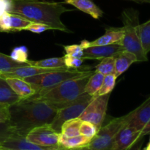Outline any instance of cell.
Wrapping results in <instances>:
<instances>
[{
	"label": "cell",
	"mask_w": 150,
	"mask_h": 150,
	"mask_svg": "<svg viewBox=\"0 0 150 150\" xmlns=\"http://www.w3.org/2000/svg\"><path fill=\"white\" fill-rule=\"evenodd\" d=\"M9 122L17 135L26 137L35 127L51 125L57 110L43 101L36 100H21L10 105Z\"/></svg>",
	"instance_id": "cell-1"
},
{
	"label": "cell",
	"mask_w": 150,
	"mask_h": 150,
	"mask_svg": "<svg viewBox=\"0 0 150 150\" xmlns=\"http://www.w3.org/2000/svg\"><path fill=\"white\" fill-rule=\"evenodd\" d=\"M73 10L67 8L62 2L39 0H11L9 13L20 15L31 22L48 25L51 29L70 33L61 20V16Z\"/></svg>",
	"instance_id": "cell-2"
},
{
	"label": "cell",
	"mask_w": 150,
	"mask_h": 150,
	"mask_svg": "<svg viewBox=\"0 0 150 150\" xmlns=\"http://www.w3.org/2000/svg\"><path fill=\"white\" fill-rule=\"evenodd\" d=\"M94 72L95 70L80 77L64 81L51 89L39 91L26 99L43 101L58 111L84 93L86 83Z\"/></svg>",
	"instance_id": "cell-3"
},
{
	"label": "cell",
	"mask_w": 150,
	"mask_h": 150,
	"mask_svg": "<svg viewBox=\"0 0 150 150\" xmlns=\"http://www.w3.org/2000/svg\"><path fill=\"white\" fill-rule=\"evenodd\" d=\"M123 23L124 35L118 44L122 46L125 51H129L137 57L138 62H143L148 60L142 48L139 36V14L134 9H126L123 10L121 16Z\"/></svg>",
	"instance_id": "cell-4"
},
{
	"label": "cell",
	"mask_w": 150,
	"mask_h": 150,
	"mask_svg": "<svg viewBox=\"0 0 150 150\" xmlns=\"http://www.w3.org/2000/svg\"><path fill=\"white\" fill-rule=\"evenodd\" d=\"M92 70H79V69H67L42 73L37 76L25 78V81L30 83L36 92L41 90L51 89L62 82L73 78L80 77L91 73ZM35 92V93H36Z\"/></svg>",
	"instance_id": "cell-5"
},
{
	"label": "cell",
	"mask_w": 150,
	"mask_h": 150,
	"mask_svg": "<svg viewBox=\"0 0 150 150\" xmlns=\"http://www.w3.org/2000/svg\"><path fill=\"white\" fill-rule=\"evenodd\" d=\"M130 112L122 117L113 118L98 130L96 136L87 146L90 150H109L120 130L128 124Z\"/></svg>",
	"instance_id": "cell-6"
},
{
	"label": "cell",
	"mask_w": 150,
	"mask_h": 150,
	"mask_svg": "<svg viewBox=\"0 0 150 150\" xmlns=\"http://www.w3.org/2000/svg\"><path fill=\"white\" fill-rule=\"evenodd\" d=\"M92 98H93V96L92 95L86 92L83 93L73 103L58 110L54 117V120H53L52 123L50 125L55 131L60 133L61 127L63 123L72 119L79 118L84 111L86 107L92 101Z\"/></svg>",
	"instance_id": "cell-7"
},
{
	"label": "cell",
	"mask_w": 150,
	"mask_h": 150,
	"mask_svg": "<svg viewBox=\"0 0 150 150\" xmlns=\"http://www.w3.org/2000/svg\"><path fill=\"white\" fill-rule=\"evenodd\" d=\"M110 96L111 93L93 97L92 101L86 107L79 118L82 121L93 123L98 130H100L106 116Z\"/></svg>",
	"instance_id": "cell-8"
},
{
	"label": "cell",
	"mask_w": 150,
	"mask_h": 150,
	"mask_svg": "<svg viewBox=\"0 0 150 150\" xmlns=\"http://www.w3.org/2000/svg\"><path fill=\"white\" fill-rule=\"evenodd\" d=\"M145 135L128 125L117 134L109 150H139Z\"/></svg>",
	"instance_id": "cell-9"
},
{
	"label": "cell",
	"mask_w": 150,
	"mask_h": 150,
	"mask_svg": "<svg viewBox=\"0 0 150 150\" xmlns=\"http://www.w3.org/2000/svg\"><path fill=\"white\" fill-rule=\"evenodd\" d=\"M60 133H57L50 125H44L32 129L26 136L31 143L42 147H58Z\"/></svg>",
	"instance_id": "cell-10"
},
{
	"label": "cell",
	"mask_w": 150,
	"mask_h": 150,
	"mask_svg": "<svg viewBox=\"0 0 150 150\" xmlns=\"http://www.w3.org/2000/svg\"><path fill=\"white\" fill-rule=\"evenodd\" d=\"M127 125L142 132L145 136L150 134V96L138 108L130 111Z\"/></svg>",
	"instance_id": "cell-11"
},
{
	"label": "cell",
	"mask_w": 150,
	"mask_h": 150,
	"mask_svg": "<svg viewBox=\"0 0 150 150\" xmlns=\"http://www.w3.org/2000/svg\"><path fill=\"white\" fill-rule=\"evenodd\" d=\"M125 51L118 43L107 45L92 46L85 48L83 51V59H103L105 57H114Z\"/></svg>",
	"instance_id": "cell-12"
},
{
	"label": "cell",
	"mask_w": 150,
	"mask_h": 150,
	"mask_svg": "<svg viewBox=\"0 0 150 150\" xmlns=\"http://www.w3.org/2000/svg\"><path fill=\"white\" fill-rule=\"evenodd\" d=\"M124 35L123 27H108L105 29V34L98 39L89 42L86 40L81 41V45L83 48L92 46H99V45H111L114 43H119Z\"/></svg>",
	"instance_id": "cell-13"
},
{
	"label": "cell",
	"mask_w": 150,
	"mask_h": 150,
	"mask_svg": "<svg viewBox=\"0 0 150 150\" xmlns=\"http://www.w3.org/2000/svg\"><path fill=\"white\" fill-rule=\"evenodd\" d=\"M30 23V21L27 20L23 16L8 12H5L0 16V26L4 32L25 30Z\"/></svg>",
	"instance_id": "cell-14"
},
{
	"label": "cell",
	"mask_w": 150,
	"mask_h": 150,
	"mask_svg": "<svg viewBox=\"0 0 150 150\" xmlns=\"http://www.w3.org/2000/svg\"><path fill=\"white\" fill-rule=\"evenodd\" d=\"M13 91L21 98L26 99L36 92L30 83L19 78H7L5 79Z\"/></svg>",
	"instance_id": "cell-15"
},
{
	"label": "cell",
	"mask_w": 150,
	"mask_h": 150,
	"mask_svg": "<svg viewBox=\"0 0 150 150\" xmlns=\"http://www.w3.org/2000/svg\"><path fill=\"white\" fill-rule=\"evenodd\" d=\"M64 3L74 6L76 8L89 14L95 19H99L103 16V12L92 0H63Z\"/></svg>",
	"instance_id": "cell-16"
},
{
	"label": "cell",
	"mask_w": 150,
	"mask_h": 150,
	"mask_svg": "<svg viewBox=\"0 0 150 150\" xmlns=\"http://www.w3.org/2000/svg\"><path fill=\"white\" fill-rule=\"evenodd\" d=\"M1 146L10 150H29V149H43L48 147H42L31 143L26 137L15 135L4 142Z\"/></svg>",
	"instance_id": "cell-17"
},
{
	"label": "cell",
	"mask_w": 150,
	"mask_h": 150,
	"mask_svg": "<svg viewBox=\"0 0 150 150\" xmlns=\"http://www.w3.org/2000/svg\"><path fill=\"white\" fill-rule=\"evenodd\" d=\"M138 62L137 57L134 54L127 51H123L115 59V73L116 77H119L125 73L130 67L132 64Z\"/></svg>",
	"instance_id": "cell-18"
},
{
	"label": "cell",
	"mask_w": 150,
	"mask_h": 150,
	"mask_svg": "<svg viewBox=\"0 0 150 150\" xmlns=\"http://www.w3.org/2000/svg\"><path fill=\"white\" fill-rule=\"evenodd\" d=\"M21 100V98L12 89L6 79L0 77V103L12 105Z\"/></svg>",
	"instance_id": "cell-19"
},
{
	"label": "cell",
	"mask_w": 150,
	"mask_h": 150,
	"mask_svg": "<svg viewBox=\"0 0 150 150\" xmlns=\"http://www.w3.org/2000/svg\"><path fill=\"white\" fill-rule=\"evenodd\" d=\"M91 139L82 136H73V137H64L62 135L59 136V146L66 149H74L85 147L90 143Z\"/></svg>",
	"instance_id": "cell-20"
},
{
	"label": "cell",
	"mask_w": 150,
	"mask_h": 150,
	"mask_svg": "<svg viewBox=\"0 0 150 150\" xmlns=\"http://www.w3.org/2000/svg\"><path fill=\"white\" fill-rule=\"evenodd\" d=\"M30 65L28 62H20L13 59L10 56L0 53V73L13 71L21 67Z\"/></svg>",
	"instance_id": "cell-21"
},
{
	"label": "cell",
	"mask_w": 150,
	"mask_h": 150,
	"mask_svg": "<svg viewBox=\"0 0 150 150\" xmlns=\"http://www.w3.org/2000/svg\"><path fill=\"white\" fill-rule=\"evenodd\" d=\"M104 76V75L99 72H94L86 83L85 86V92L93 97L95 96L102 86Z\"/></svg>",
	"instance_id": "cell-22"
},
{
	"label": "cell",
	"mask_w": 150,
	"mask_h": 150,
	"mask_svg": "<svg viewBox=\"0 0 150 150\" xmlns=\"http://www.w3.org/2000/svg\"><path fill=\"white\" fill-rule=\"evenodd\" d=\"M82 120L79 118L72 119L64 122L61 127L60 134L64 137H73L80 135V125Z\"/></svg>",
	"instance_id": "cell-23"
},
{
	"label": "cell",
	"mask_w": 150,
	"mask_h": 150,
	"mask_svg": "<svg viewBox=\"0 0 150 150\" xmlns=\"http://www.w3.org/2000/svg\"><path fill=\"white\" fill-rule=\"evenodd\" d=\"M28 63L31 66L44 67V68H60V67H66L64 63V57H53V58L45 59L38 61L29 60Z\"/></svg>",
	"instance_id": "cell-24"
},
{
	"label": "cell",
	"mask_w": 150,
	"mask_h": 150,
	"mask_svg": "<svg viewBox=\"0 0 150 150\" xmlns=\"http://www.w3.org/2000/svg\"><path fill=\"white\" fill-rule=\"evenodd\" d=\"M139 31L142 48L145 54H148L150 52V19L139 24Z\"/></svg>",
	"instance_id": "cell-25"
},
{
	"label": "cell",
	"mask_w": 150,
	"mask_h": 150,
	"mask_svg": "<svg viewBox=\"0 0 150 150\" xmlns=\"http://www.w3.org/2000/svg\"><path fill=\"white\" fill-rule=\"evenodd\" d=\"M115 59L116 56L105 57V58L103 59L100 63H99L95 67V71L99 72L104 76L114 74L115 73Z\"/></svg>",
	"instance_id": "cell-26"
},
{
	"label": "cell",
	"mask_w": 150,
	"mask_h": 150,
	"mask_svg": "<svg viewBox=\"0 0 150 150\" xmlns=\"http://www.w3.org/2000/svg\"><path fill=\"white\" fill-rule=\"evenodd\" d=\"M116 80H117V77H116V76L114 74H109L104 76L102 86H101L100 89L98 91V93L96 94L95 96L111 93L112 90L114 89V86H115Z\"/></svg>",
	"instance_id": "cell-27"
},
{
	"label": "cell",
	"mask_w": 150,
	"mask_h": 150,
	"mask_svg": "<svg viewBox=\"0 0 150 150\" xmlns=\"http://www.w3.org/2000/svg\"><path fill=\"white\" fill-rule=\"evenodd\" d=\"M98 128L92 122L82 121L80 125V134L92 140L97 135Z\"/></svg>",
	"instance_id": "cell-28"
},
{
	"label": "cell",
	"mask_w": 150,
	"mask_h": 150,
	"mask_svg": "<svg viewBox=\"0 0 150 150\" xmlns=\"http://www.w3.org/2000/svg\"><path fill=\"white\" fill-rule=\"evenodd\" d=\"M17 135L10 123H0V145L12 136Z\"/></svg>",
	"instance_id": "cell-29"
},
{
	"label": "cell",
	"mask_w": 150,
	"mask_h": 150,
	"mask_svg": "<svg viewBox=\"0 0 150 150\" xmlns=\"http://www.w3.org/2000/svg\"><path fill=\"white\" fill-rule=\"evenodd\" d=\"M10 57L14 60L20 62H28V49L25 46L16 47L12 51Z\"/></svg>",
	"instance_id": "cell-30"
},
{
	"label": "cell",
	"mask_w": 150,
	"mask_h": 150,
	"mask_svg": "<svg viewBox=\"0 0 150 150\" xmlns=\"http://www.w3.org/2000/svg\"><path fill=\"white\" fill-rule=\"evenodd\" d=\"M64 49L66 52V55L70 57H76V58L83 59V51L84 48L80 45H70L64 46Z\"/></svg>",
	"instance_id": "cell-31"
},
{
	"label": "cell",
	"mask_w": 150,
	"mask_h": 150,
	"mask_svg": "<svg viewBox=\"0 0 150 150\" xmlns=\"http://www.w3.org/2000/svg\"><path fill=\"white\" fill-rule=\"evenodd\" d=\"M83 62V59L76 58L70 56H64L65 66L70 69H79Z\"/></svg>",
	"instance_id": "cell-32"
},
{
	"label": "cell",
	"mask_w": 150,
	"mask_h": 150,
	"mask_svg": "<svg viewBox=\"0 0 150 150\" xmlns=\"http://www.w3.org/2000/svg\"><path fill=\"white\" fill-rule=\"evenodd\" d=\"M48 29H51V28L48 26V25L41 23H36V22H31L30 24L26 28L25 30L30 31V32L36 34H40L48 30Z\"/></svg>",
	"instance_id": "cell-33"
},
{
	"label": "cell",
	"mask_w": 150,
	"mask_h": 150,
	"mask_svg": "<svg viewBox=\"0 0 150 150\" xmlns=\"http://www.w3.org/2000/svg\"><path fill=\"white\" fill-rule=\"evenodd\" d=\"M10 105L0 103V123L8 122L10 119Z\"/></svg>",
	"instance_id": "cell-34"
},
{
	"label": "cell",
	"mask_w": 150,
	"mask_h": 150,
	"mask_svg": "<svg viewBox=\"0 0 150 150\" xmlns=\"http://www.w3.org/2000/svg\"><path fill=\"white\" fill-rule=\"evenodd\" d=\"M11 7V0H0V16L8 12Z\"/></svg>",
	"instance_id": "cell-35"
},
{
	"label": "cell",
	"mask_w": 150,
	"mask_h": 150,
	"mask_svg": "<svg viewBox=\"0 0 150 150\" xmlns=\"http://www.w3.org/2000/svg\"><path fill=\"white\" fill-rule=\"evenodd\" d=\"M64 148L62 147V146H58V147H48L45 148L43 149H29V150H64Z\"/></svg>",
	"instance_id": "cell-36"
},
{
	"label": "cell",
	"mask_w": 150,
	"mask_h": 150,
	"mask_svg": "<svg viewBox=\"0 0 150 150\" xmlns=\"http://www.w3.org/2000/svg\"><path fill=\"white\" fill-rule=\"evenodd\" d=\"M127 1H134V2L139 3V4H144V3L150 4V0H127Z\"/></svg>",
	"instance_id": "cell-37"
},
{
	"label": "cell",
	"mask_w": 150,
	"mask_h": 150,
	"mask_svg": "<svg viewBox=\"0 0 150 150\" xmlns=\"http://www.w3.org/2000/svg\"><path fill=\"white\" fill-rule=\"evenodd\" d=\"M64 150H90L87 146H85V147H82V148H79V149H64Z\"/></svg>",
	"instance_id": "cell-38"
},
{
	"label": "cell",
	"mask_w": 150,
	"mask_h": 150,
	"mask_svg": "<svg viewBox=\"0 0 150 150\" xmlns=\"http://www.w3.org/2000/svg\"><path fill=\"white\" fill-rule=\"evenodd\" d=\"M0 150H10V149H7V148L4 147V146H1V145H0Z\"/></svg>",
	"instance_id": "cell-39"
},
{
	"label": "cell",
	"mask_w": 150,
	"mask_h": 150,
	"mask_svg": "<svg viewBox=\"0 0 150 150\" xmlns=\"http://www.w3.org/2000/svg\"><path fill=\"white\" fill-rule=\"evenodd\" d=\"M0 32H4V31H3V29H1V26H0Z\"/></svg>",
	"instance_id": "cell-40"
},
{
	"label": "cell",
	"mask_w": 150,
	"mask_h": 150,
	"mask_svg": "<svg viewBox=\"0 0 150 150\" xmlns=\"http://www.w3.org/2000/svg\"><path fill=\"white\" fill-rule=\"evenodd\" d=\"M146 148H149V149H150V142H149V144H148V146H147V147Z\"/></svg>",
	"instance_id": "cell-41"
},
{
	"label": "cell",
	"mask_w": 150,
	"mask_h": 150,
	"mask_svg": "<svg viewBox=\"0 0 150 150\" xmlns=\"http://www.w3.org/2000/svg\"><path fill=\"white\" fill-rule=\"evenodd\" d=\"M145 150H150V149H149V148H146V149Z\"/></svg>",
	"instance_id": "cell-42"
},
{
	"label": "cell",
	"mask_w": 150,
	"mask_h": 150,
	"mask_svg": "<svg viewBox=\"0 0 150 150\" xmlns=\"http://www.w3.org/2000/svg\"><path fill=\"white\" fill-rule=\"evenodd\" d=\"M149 142H150V139H149Z\"/></svg>",
	"instance_id": "cell-43"
}]
</instances>
